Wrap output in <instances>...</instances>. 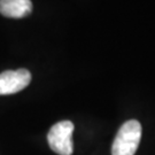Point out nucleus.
<instances>
[{"label":"nucleus","mask_w":155,"mask_h":155,"mask_svg":"<svg viewBox=\"0 0 155 155\" xmlns=\"http://www.w3.org/2000/svg\"><path fill=\"white\" fill-rule=\"evenodd\" d=\"M141 139V125L130 120L120 127L111 146V155H134Z\"/></svg>","instance_id":"1"},{"label":"nucleus","mask_w":155,"mask_h":155,"mask_svg":"<svg viewBox=\"0 0 155 155\" xmlns=\"http://www.w3.org/2000/svg\"><path fill=\"white\" fill-rule=\"evenodd\" d=\"M72 132L74 124L70 121H62L54 124L47 134L51 148L59 155H71L74 152Z\"/></svg>","instance_id":"2"},{"label":"nucleus","mask_w":155,"mask_h":155,"mask_svg":"<svg viewBox=\"0 0 155 155\" xmlns=\"http://www.w3.org/2000/svg\"><path fill=\"white\" fill-rule=\"evenodd\" d=\"M31 82V74L27 69L7 70L0 74V95L17 93Z\"/></svg>","instance_id":"3"},{"label":"nucleus","mask_w":155,"mask_h":155,"mask_svg":"<svg viewBox=\"0 0 155 155\" xmlns=\"http://www.w3.org/2000/svg\"><path fill=\"white\" fill-rule=\"evenodd\" d=\"M32 12L30 0H0V13L6 17L21 18Z\"/></svg>","instance_id":"4"}]
</instances>
